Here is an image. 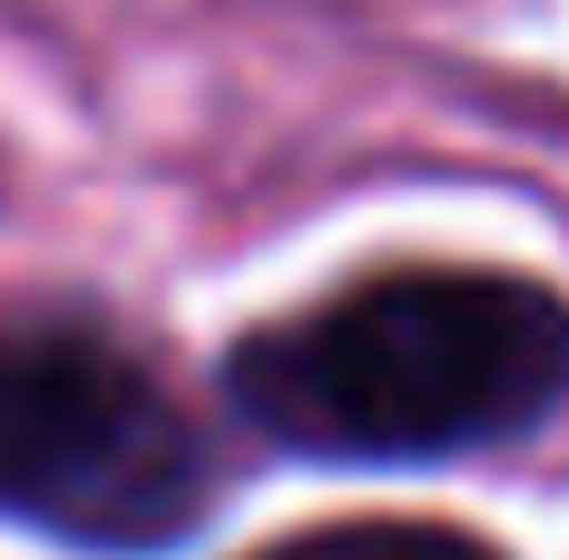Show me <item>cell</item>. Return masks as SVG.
Segmentation results:
<instances>
[{
    "instance_id": "6da1fadb",
    "label": "cell",
    "mask_w": 569,
    "mask_h": 560,
    "mask_svg": "<svg viewBox=\"0 0 569 560\" xmlns=\"http://www.w3.org/2000/svg\"><path fill=\"white\" fill-rule=\"evenodd\" d=\"M224 402L252 439L327 467L477 458L560 420L569 299L523 271H365L233 337Z\"/></svg>"
},
{
    "instance_id": "7a4b0ae2",
    "label": "cell",
    "mask_w": 569,
    "mask_h": 560,
    "mask_svg": "<svg viewBox=\"0 0 569 560\" xmlns=\"http://www.w3.org/2000/svg\"><path fill=\"white\" fill-rule=\"evenodd\" d=\"M224 467L159 364L76 309H0V523L150 560L216 523Z\"/></svg>"
},
{
    "instance_id": "3957f363",
    "label": "cell",
    "mask_w": 569,
    "mask_h": 560,
    "mask_svg": "<svg viewBox=\"0 0 569 560\" xmlns=\"http://www.w3.org/2000/svg\"><path fill=\"white\" fill-rule=\"evenodd\" d=\"M252 560H505V551L486 532H458V523H327V532L271 542Z\"/></svg>"
}]
</instances>
